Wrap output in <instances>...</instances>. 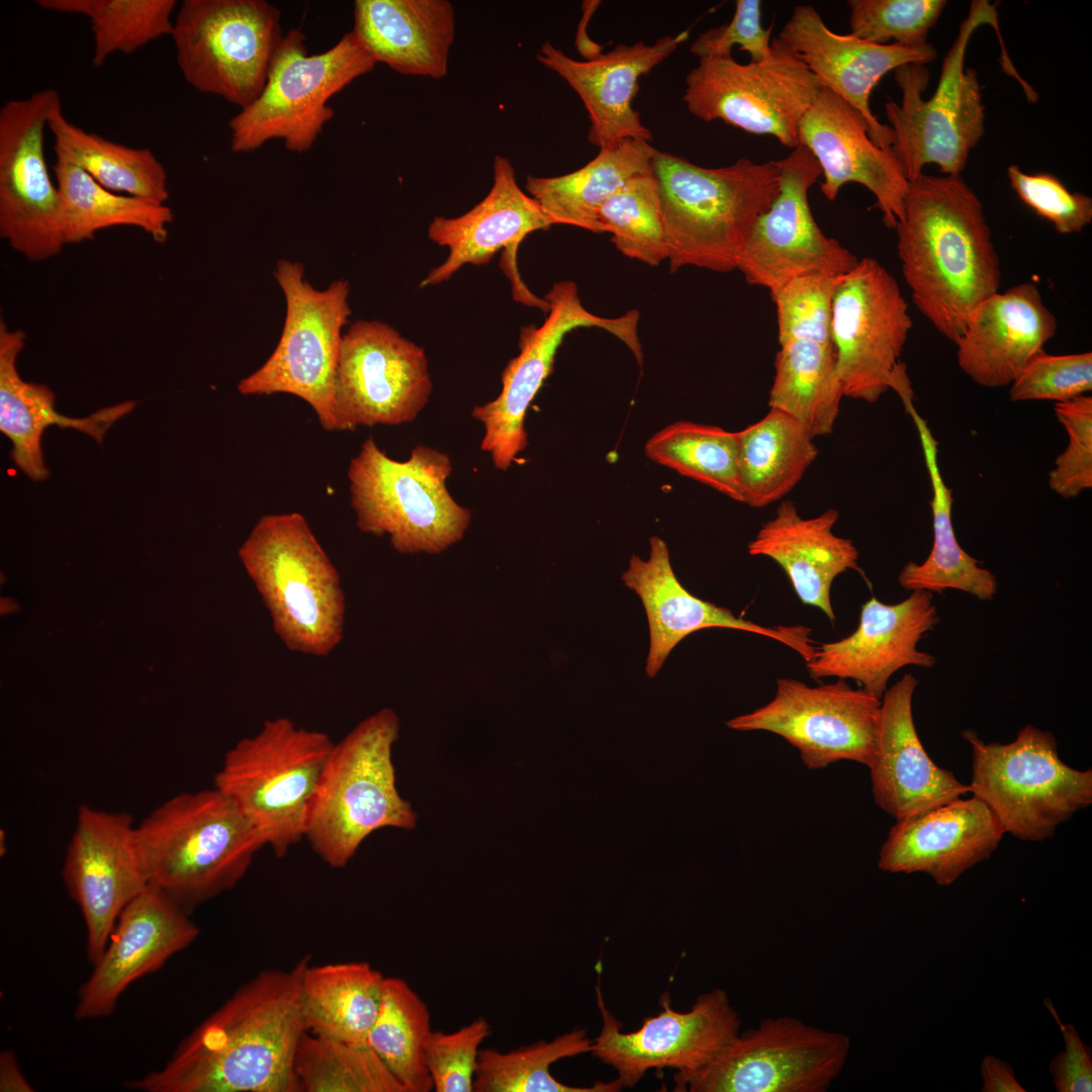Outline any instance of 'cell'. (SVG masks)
Listing matches in <instances>:
<instances>
[{"instance_id": "1", "label": "cell", "mask_w": 1092, "mask_h": 1092, "mask_svg": "<svg viewBox=\"0 0 1092 1092\" xmlns=\"http://www.w3.org/2000/svg\"><path fill=\"white\" fill-rule=\"evenodd\" d=\"M301 958L243 983L176 1048L166 1064L125 1087L141 1092H300L294 1062L305 1032Z\"/></svg>"}, {"instance_id": "2", "label": "cell", "mask_w": 1092, "mask_h": 1092, "mask_svg": "<svg viewBox=\"0 0 1092 1092\" xmlns=\"http://www.w3.org/2000/svg\"><path fill=\"white\" fill-rule=\"evenodd\" d=\"M895 229L914 304L954 343L974 309L1001 282L981 200L961 175L922 173L909 182L904 218Z\"/></svg>"}, {"instance_id": "3", "label": "cell", "mask_w": 1092, "mask_h": 1092, "mask_svg": "<svg viewBox=\"0 0 1092 1092\" xmlns=\"http://www.w3.org/2000/svg\"><path fill=\"white\" fill-rule=\"evenodd\" d=\"M657 180L669 272L694 266L719 273L736 269L756 218L780 191L777 161L706 168L657 150Z\"/></svg>"}, {"instance_id": "4", "label": "cell", "mask_w": 1092, "mask_h": 1092, "mask_svg": "<svg viewBox=\"0 0 1092 1092\" xmlns=\"http://www.w3.org/2000/svg\"><path fill=\"white\" fill-rule=\"evenodd\" d=\"M134 844L148 886L189 915L234 888L264 846L215 787L162 803L134 827Z\"/></svg>"}, {"instance_id": "5", "label": "cell", "mask_w": 1092, "mask_h": 1092, "mask_svg": "<svg viewBox=\"0 0 1092 1092\" xmlns=\"http://www.w3.org/2000/svg\"><path fill=\"white\" fill-rule=\"evenodd\" d=\"M399 719L383 708L334 743L312 795L305 836L330 867L345 868L382 828L411 830L418 815L396 787L392 747Z\"/></svg>"}, {"instance_id": "6", "label": "cell", "mask_w": 1092, "mask_h": 1092, "mask_svg": "<svg viewBox=\"0 0 1092 1092\" xmlns=\"http://www.w3.org/2000/svg\"><path fill=\"white\" fill-rule=\"evenodd\" d=\"M239 557L287 649L327 656L339 645L346 613L341 579L301 514L261 517Z\"/></svg>"}, {"instance_id": "7", "label": "cell", "mask_w": 1092, "mask_h": 1092, "mask_svg": "<svg viewBox=\"0 0 1092 1092\" xmlns=\"http://www.w3.org/2000/svg\"><path fill=\"white\" fill-rule=\"evenodd\" d=\"M997 22L995 4L972 1L943 60L936 90L926 100L922 97L929 83L925 65L907 64L894 71L901 102H886L885 113L893 131L890 150L909 182L927 164H936L944 175L960 176L971 150L984 135L981 86L977 71L965 67V57L975 30L984 24L997 28Z\"/></svg>"}, {"instance_id": "8", "label": "cell", "mask_w": 1092, "mask_h": 1092, "mask_svg": "<svg viewBox=\"0 0 1092 1092\" xmlns=\"http://www.w3.org/2000/svg\"><path fill=\"white\" fill-rule=\"evenodd\" d=\"M449 456L418 445L404 461L390 458L368 437L352 458L348 479L359 530L388 536L401 554H438L459 542L471 520L447 488Z\"/></svg>"}, {"instance_id": "9", "label": "cell", "mask_w": 1092, "mask_h": 1092, "mask_svg": "<svg viewBox=\"0 0 1092 1092\" xmlns=\"http://www.w3.org/2000/svg\"><path fill=\"white\" fill-rule=\"evenodd\" d=\"M334 742L324 732L279 717L263 723L224 755L214 787L284 856L305 836L309 804Z\"/></svg>"}, {"instance_id": "10", "label": "cell", "mask_w": 1092, "mask_h": 1092, "mask_svg": "<svg viewBox=\"0 0 1092 1092\" xmlns=\"http://www.w3.org/2000/svg\"><path fill=\"white\" fill-rule=\"evenodd\" d=\"M305 39L299 28L283 35L261 93L230 120L233 152L277 139L290 152H307L334 116L329 100L375 67L351 31L321 54L308 55Z\"/></svg>"}, {"instance_id": "11", "label": "cell", "mask_w": 1092, "mask_h": 1092, "mask_svg": "<svg viewBox=\"0 0 1092 1092\" xmlns=\"http://www.w3.org/2000/svg\"><path fill=\"white\" fill-rule=\"evenodd\" d=\"M972 747L971 793L994 813L1005 833L1028 841L1054 836L1057 828L1092 803V770L1059 756L1050 731L1027 725L1007 744L962 733Z\"/></svg>"}, {"instance_id": "12", "label": "cell", "mask_w": 1092, "mask_h": 1092, "mask_svg": "<svg viewBox=\"0 0 1092 1092\" xmlns=\"http://www.w3.org/2000/svg\"><path fill=\"white\" fill-rule=\"evenodd\" d=\"M274 276L285 298L279 342L264 364L243 378V395L287 393L305 401L327 431H335L334 389L343 328L351 314L350 286L336 280L314 288L299 262L280 260Z\"/></svg>"}, {"instance_id": "13", "label": "cell", "mask_w": 1092, "mask_h": 1092, "mask_svg": "<svg viewBox=\"0 0 1092 1092\" xmlns=\"http://www.w3.org/2000/svg\"><path fill=\"white\" fill-rule=\"evenodd\" d=\"M283 35L281 12L265 0H184L171 37L184 79L242 109L261 93Z\"/></svg>"}, {"instance_id": "14", "label": "cell", "mask_w": 1092, "mask_h": 1092, "mask_svg": "<svg viewBox=\"0 0 1092 1092\" xmlns=\"http://www.w3.org/2000/svg\"><path fill=\"white\" fill-rule=\"evenodd\" d=\"M822 87L804 62L778 37L768 57L740 64L732 56L699 59L686 77L688 110L710 122L772 135L792 150L800 121Z\"/></svg>"}, {"instance_id": "15", "label": "cell", "mask_w": 1092, "mask_h": 1092, "mask_svg": "<svg viewBox=\"0 0 1092 1092\" xmlns=\"http://www.w3.org/2000/svg\"><path fill=\"white\" fill-rule=\"evenodd\" d=\"M848 1035L794 1016L764 1018L702 1070L675 1083L682 1092H826L842 1072Z\"/></svg>"}, {"instance_id": "16", "label": "cell", "mask_w": 1092, "mask_h": 1092, "mask_svg": "<svg viewBox=\"0 0 1092 1092\" xmlns=\"http://www.w3.org/2000/svg\"><path fill=\"white\" fill-rule=\"evenodd\" d=\"M548 315L540 327H523L520 353L502 373V390L491 401L477 405L472 417L484 428L481 449L490 455L495 468L507 470L527 447L525 418L530 403L551 374L555 355L565 336L578 328H600L620 341L643 361L638 335L637 310L618 317H604L587 310L570 280L556 282L545 294Z\"/></svg>"}, {"instance_id": "17", "label": "cell", "mask_w": 1092, "mask_h": 1092, "mask_svg": "<svg viewBox=\"0 0 1092 1092\" xmlns=\"http://www.w3.org/2000/svg\"><path fill=\"white\" fill-rule=\"evenodd\" d=\"M912 328L896 279L864 257L845 273L831 305V339L843 396L877 401L893 387Z\"/></svg>"}, {"instance_id": "18", "label": "cell", "mask_w": 1092, "mask_h": 1092, "mask_svg": "<svg viewBox=\"0 0 1092 1092\" xmlns=\"http://www.w3.org/2000/svg\"><path fill=\"white\" fill-rule=\"evenodd\" d=\"M62 107L53 88L6 101L0 109V235L30 261L65 245L62 205L44 156V130Z\"/></svg>"}, {"instance_id": "19", "label": "cell", "mask_w": 1092, "mask_h": 1092, "mask_svg": "<svg viewBox=\"0 0 1092 1092\" xmlns=\"http://www.w3.org/2000/svg\"><path fill=\"white\" fill-rule=\"evenodd\" d=\"M598 979L595 989L603 1027L590 1053L617 1071L623 1088H632L651 1069L674 1070L676 1083L706 1067L740 1032V1016L722 989L701 994L688 1012L672 1009L665 992L659 999L660 1012L645 1017L639 1029L622 1032Z\"/></svg>"}, {"instance_id": "20", "label": "cell", "mask_w": 1092, "mask_h": 1092, "mask_svg": "<svg viewBox=\"0 0 1092 1092\" xmlns=\"http://www.w3.org/2000/svg\"><path fill=\"white\" fill-rule=\"evenodd\" d=\"M432 389L422 347L388 324L359 320L343 335L334 389L335 431L413 422Z\"/></svg>"}, {"instance_id": "21", "label": "cell", "mask_w": 1092, "mask_h": 1092, "mask_svg": "<svg viewBox=\"0 0 1092 1092\" xmlns=\"http://www.w3.org/2000/svg\"><path fill=\"white\" fill-rule=\"evenodd\" d=\"M881 700L845 679L810 687L795 678L777 679L775 697L754 711L726 722L739 731H767L800 752L809 769L839 760L867 766L873 760Z\"/></svg>"}, {"instance_id": "22", "label": "cell", "mask_w": 1092, "mask_h": 1092, "mask_svg": "<svg viewBox=\"0 0 1092 1092\" xmlns=\"http://www.w3.org/2000/svg\"><path fill=\"white\" fill-rule=\"evenodd\" d=\"M780 191L752 224L736 269L750 285L772 291L805 276H838L858 259L817 224L808 199L821 175L814 156L798 146L777 161Z\"/></svg>"}, {"instance_id": "23", "label": "cell", "mask_w": 1092, "mask_h": 1092, "mask_svg": "<svg viewBox=\"0 0 1092 1092\" xmlns=\"http://www.w3.org/2000/svg\"><path fill=\"white\" fill-rule=\"evenodd\" d=\"M68 844L63 879L86 928V952L95 964L125 906L149 886L127 813L81 805Z\"/></svg>"}, {"instance_id": "24", "label": "cell", "mask_w": 1092, "mask_h": 1092, "mask_svg": "<svg viewBox=\"0 0 1092 1092\" xmlns=\"http://www.w3.org/2000/svg\"><path fill=\"white\" fill-rule=\"evenodd\" d=\"M552 225L537 201L519 186L511 161L496 155L488 194L459 216H435L430 222L429 239L447 247L449 253L442 264L430 270L420 286L448 281L466 264L485 265L504 249L502 267L511 280L514 298L547 312L545 298L534 295L522 281L517 253L528 235L548 231Z\"/></svg>"}, {"instance_id": "25", "label": "cell", "mask_w": 1092, "mask_h": 1092, "mask_svg": "<svg viewBox=\"0 0 1092 1092\" xmlns=\"http://www.w3.org/2000/svg\"><path fill=\"white\" fill-rule=\"evenodd\" d=\"M938 622L932 593L914 590L893 605L872 598L861 606L858 626L850 635L816 646L806 662L809 676L852 679L881 700L899 669L935 665L936 658L919 650L918 643Z\"/></svg>"}, {"instance_id": "26", "label": "cell", "mask_w": 1092, "mask_h": 1092, "mask_svg": "<svg viewBox=\"0 0 1092 1092\" xmlns=\"http://www.w3.org/2000/svg\"><path fill=\"white\" fill-rule=\"evenodd\" d=\"M778 38L804 62L823 87L862 116L871 140L883 150L891 149L893 131L871 110L873 89L887 73L907 64L925 65L937 54L929 42L880 44L851 33H836L811 5L795 6Z\"/></svg>"}, {"instance_id": "27", "label": "cell", "mask_w": 1092, "mask_h": 1092, "mask_svg": "<svg viewBox=\"0 0 1092 1092\" xmlns=\"http://www.w3.org/2000/svg\"><path fill=\"white\" fill-rule=\"evenodd\" d=\"M198 935L188 913L148 887L120 913L104 951L79 989L75 1017L109 1016L134 981L158 971Z\"/></svg>"}, {"instance_id": "28", "label": "cell", "mask_w": 1092, "mask_h": 1092, "mask_svg": "<svg viewBox=\"0 0 1092 1092\" xmlns=\"http://www.w3.org/2000/svg\"><path fill=\"white\" fill-rule=\"evenodd\" d=\"M798 141L821 168L825 198L835 200L847 183L861 184L876 197L887 228L903 220L909 181L891 150L871 140L864 119L845 100L822 86L800 121Z\"/></svg>"}, {"instance_id": "29", "label": "cell", "mask_w": 1092, "mask_h": 1092, "mask_svg": "<svg viewBox=\"0 0 1092 1092\" xmlns=\"http://www.w3.org/2000/svg\"><path fill=\"white\" fill-rule=\"evenodd\" d=\"M622 580L639 596L646 612L650 634L646 659L649 677L658 673L671 650L685 637L712 627L741 630L775 639L799 653L805 662L815 651L812 630L804 625L762 626L693 596L676 578L667 545L657 536L650 538L649 558L643 560L632 556Z\"/></svg>"}, {"instance_id": "30", "label": "cell", "mask_w": 1092, "mask_h": 1092, "mask_svg": "<svg viewBox=\"0 0 1092 1092\" xmlns=\"http://www.w3.org/2000/svg\"><path fill=\"white\" fill-rule=\"evenodd\" d=\"M688 36V31L665 35L653 43L638 40L619 43L592 61H576L550 41L541 44L536 58L575 91L589 120L588 142L599 149L624 140L649 142L646 127L632 103L639 79L665 61Z\"/></svg>"}, {"instance_id": "31", "label": "cell", "mask_w": 1092, "mask_h": 1092, "mask_svg": "<svg viewBox=\"0 0 1092 1092\" xmlns=\"http://www.w3.org/2000/svg\"><path fill=\"white\" fill-rule=\"evenodd\" d=\"M1004 834L982 800L960 797L897 820L882 845L878 867L891 874H926L938 886H950L989 858Z\"/></svg>"}, {"instance_id": "32", "label": "cell", "mask_w": 1092, "mask_h": 1092, "mask_svg": "<svg viewBox=\"0 0 1092 1092\" xmlns=\"http://www.w3.org/2000/svg\"><path fill=\"white\" fill-rule=\"evenodd\" d=\"M918 679L905 673L881 699L876 751L870 768L876 804L896 820L971 793L927 754L917 734L912 699Z\"/></svg>"}, {"instance_id": "33", "label": "cell", "mask_w": 1092, "mask_h": 1092, "mask_svg": "<svg viewBox=\"0 0 1092 1092\" xmlns=\"http://www.w3.org/2000/svg\"><path fill=\"white\" fill-rule=\"evenodd\" d=\"M1057 329L1034 283L997 291L974 309L954 342L958 364L983 387L1010 385Z\"/></svg>"}, {"instance_id": "34", "label": "cell", "mask_w": 1092, "mask_h": 1092, "mask_svg": "<svg viewBox=\"0 0 1092 1092\" xmlns=\"http://www.w3.org/2000/svg\"><path fill=\"white\" fill-rule=\"evenodd\" d=\"M835 509L803 518L790 500L782 502L747 546L752 556L776 561L787 573L800 601L819 609L833 624L836 616L830 590L834 579L858 569V551L850 539L835 535Z\"/></svg>"}, {"instance_id": "35", "label": "cell", "mask_w": 1092, "mask_h": 1092, "mask_svg": "<svg viewBox=\"0 0 1092 1092\" xmlns=\"http://www.w3.org/2000/svg\"><path fill=\"white\" fill-rule=\"evenodd\" d=\"M351 32L375 61L408 76L442 79L454 41L447 0H356Z\"/></svg>"}, {"instance_id": "36", "label": "cell", "mask_w": 1092, "mask_h": 1092, "mask_svg": "<svg viewBox=\"0 0 1092 1092\" xmlns=\"http://www.w3.org/2000/svg\"><path fill=\"white\" fill-rule=\"evenodd\" d=\"M25 334L9 329L0 321V431L12 444L11 458L32 480L46 479L41 436L53 425L72 428L101 444L112 424L130 413L136 401L127 400L103 407L87 418L66 417L55 410V394L44 384L24 381L16 360L24 347Z\"/></svg>"}, {"instance_id": "37", "label": "cell", "mask_w": 1092, "mask_h": 1092, "mask_svg": "<svg viewBox=\"0 0 1092 1092\" xmlns=\"http://www.w3.org/2000/svg\"><path fill=\"white\" fill-rule=\"evenodd\" d=\"M657 150L649 142L624 140L600 148L581 168L554 177L528 176L525 188L552 224H566L596 234L602 205L630 178L652 173Z\"/></svg>"}, {"instance_id": "38", "label": "cell", "mask_w": 1092, "mask_h": 1092, "mask_svg": "<svg viewBox=\"0 0 1092 1092\" xmlns=\"http://www.w3.org/2000/svg\"><path fill=\"white\" fill-rule=\"evenodd\" d=\"M917 428L928 471L932 499L933 541L922 563L909 561L899 573V584L907 590L942 593L957 589L981 601H990L997 593L996 576L960 545L951 519L952 490L945 484L937 461L938 443L927 422L915 410L912 399L903 402Z\"/></svg>"}, {"instance_id": "39", "label": "cell", "mask_w": 1092, "mask_h": 1092, "mask_svg": "<svg viewBox=\"0 0 1092 1092\" xmlns=\"http://www.w3.org/2000/svg\"><path fill=\"white\" fill-rule=\"evenodd\" d=\"M384 976L367 962L311 965L304 969L299 1002L306 1032L367 1044L378 1015Z\"/></svg>"}, {"instance_id": "40", "label": "cell", "mask_w": 1092, "mask_h": 1092, "mask_svg": "<svg viewBox=\"0 0 1092 1092\" xmlns=\"http://www.w3.org/2000/svg\"><path fill=\"white\" fill-rule=\"evenodd\" d=\"M813 439L796 420L774 408L737 432L741 503L758 509L789 493L818 456Z\"/></svg>"}, {"instance_id": "41", "label": "cell", "mask_w": 1092, "mask_h": 1092, "mask_svg": "<svg viewBox=\"0 0 1092 1092\" xmlns=\"http://www.w3.org/2000/svg\"><path fill=\"white\" fill-rule=\"evenodd\" d=\"M779 344L769 408L792 417L812 438L829 435L844 397L833 343L791 339Z\"/></svg>"}, {"instance_id": "42", "label": "cell", "mask_w": 1092, "mask_h": 1092, "mask_svg": "<svg viewBox=\"0 0 1092 1092\" xmlns=\"http://www.w3.org/2000/svg\"><path fill=\"white\" fill-rule=\"evenodd\" d=\"M53 171L65 245L92 240L100 230L119 225L139 228L158 243L167 240L173 211L166 203L111 191L65 161L57 160Z\"/></svg>"}, {"instance_id": "43", "label": "cell", "mask_w": 1092, "mask_h": 1092, "mask_svg": "<svg viewBox=\"0 0 1092 1092\" xmlns=\"http://www.w3.org/2000/svg\"><path fill=\"white\" fill-rule=\"evenodd\" d=\"M57 160L71 163L103 187L121 194L166 203L167 173L148 148H132L87 131L69 121L62 107L49 119Z\"/></svg>"}, {"instance_id": "44", "label": "cell", "mask_w": 1092, "mask_h": 1092, "mask_svg": "<svg viewBox=\"0 0 1092 1092\" xmlns=\"http://www.w3.org/2000/svg\"><path fill=\"white\" fill-rule=\"evenodd\" d=\"M432 1032L425 1001L398 977H385L380 1009L367 1045L380 1058L405 1092H430L433 1084L425 1063Z\"/></svg>"}, {"instance_id": "45", "label": "cell", "mask_w": 1092, "mask_h": 1092, "mask_svg": "<svg viewBox=\"0 0 1092 1092\" xmlns=\"http://www.w3.org/2000/svg\"><path fill=\"white\" fill-rule=\"evenodd\" d=\"M593 1039L581 1028L572 1029L550 1041L540 1040L510 1052L484 1049L479 1053L474 1078L475 1092H617L618 1079L596 1082L589 1087L561 1083L551 1074L555 1062L590 1053Z\"/></svg>"}, {"instance_id": "46", "label": "cell", "mask_w": 1092, "mask_h": 1092, "mask_svg": "<svg viewBox=\"0 0 1092 1092\" xmlns=\"http://www.w3.org/2000/svg\"><path fill=\"white\" fill-rule=\"evenodd\" d=\"M647 457L741 502L737 433L679 421L653 435Z\"/></svg>"}, {"instance_id": "47", "label": "cell", "mask_w": 1092, "mask_h": 1092, "mask_svg": "<svg viewBox=\"0 0 1092 1092\" xmlns=\"http://www.w3.org/2000/svg\"><path fill=\"white\" fill-rule=\"evenodd\" d=\"M43 9L88 18L93 38L92 64L102 66L116 53L132 54L170 35L175 0H37Z\"/></svg>"}, {"instance_id": "48", "label": "cell", "mask_w": 1092, "mask_h": 1092, "mask_svg": "<svg viewBox=\"0 0 1092 1092\" xmlns=\"http://www.w3.org/2000/svg\"><path fill=\"white\" fill-rule=\"evenodd\" d=\"M300 1092H405L367 1044L304 1032L294 1062Z\"/></svg>"}, {"instance_id": "49", "label": "cell", "mask_w": 1092, "mask_h": 1092, "mask_svg": "<svg viewBox=\"0 0 1092 1092\" xmlns=\"http://www.w3.org/2000/svg\"><path fill=\"white\" fill-rule=\"evenodd\" d=\"M599 221L624 256L650 266L667 260L658 184L653 172L630 178L602 205Z\"/></svg>"}, {"instance_id": "50", "label": "cell", "mask_w": 1092, "mask_h": 1092, "mask_svg": "<svg viewBox=\"0 0 1092 1092\" xmlns=\"http://www.w3.org/2000/svg\"><path fill=\"white\" fill-rule=\"evenodd\" d=\"M847 5L854 36L880 44L894 39L896 43L923 46L946 1L849 0Z\"/></svg>"}, {"instance_id": "51", "label": "cell", "mask_w": 1092, "mask_h": 1092, "mask_svg": "<svg viewBox=\"0 0 1092 1092\" xmlns=\"http://www.w3.org/2000/svg\"><path fill=\"white\" fill-rule=\"evenodd\" d=\"M843 275L800 277L769 291L779 343L791 339L832 342V298Z\"/></svg>"}, {"instance_id": "52", "label": "cell", "mask_w": 1092, "mask_h": 1092, "mask_svg": "<svg viewBox=\"0 0 1092 1092\" xmlns=\"http://www.w3.org/2000/svg\"><path fill=\"white\" fill-rule=\"evenodd\" d=\"M482 1016L452 1031L432 1030L425 1045V1063L436 1092H473L480 1046L490 1035Z\"/></svg>"}, {"instance_id": "53", "label": "cell", "mask_w": 1092, "mask_h": 1092, "mask_svg": "<svg viewBox=\"0 0 1092 1092\" xmlns=\"http://www.w3.org/2000/svg\"><path fill=\"white\" fill-rule=\"evenodd\" d=\"M1092 389V353L1051 355L1039 351L1010 384L1012 401L1062 402Z\"/></svg>"}, {"instance_id": "54", "label": "cell", "mask_w": 1092, "mask_h": 1092, "mask_svg": "<svg viewBox=\"0 0 1092 1092\" xmlns=\"http://www.w3.org/2000/svg\"><path fill=\"white\" fill-rule=\"evenodd\" d=\"M1054 411L1069 442L1049 472V486L1063 498H1072L1092 487V396L1056 402Z\"/></svg>"}, {"instance_id": "55", "label": "cell", "mask_w": 1092, "mask_h": 1092, "mask_svg": "<svg viewBox=\"0 0 1092 1092\" xmlns=\"http://www.w3.org/2000/svg\"><path fill=\"white\" fill-rule=\"evenodd\" d=\"M1007 178L1022 202L1051 221L1059 234H1076L1092 220V199L1070 192L1050 173L1026 174L1016 165L1007 168Z\"/></svg>"}, {"instance_id": "56", "label": "cell", "mask_w": 1092, "mask_h": 1092, "mask_svg": "<svg viewBox=\"0 0 1092 1092\" xmlns=\"http://www.w3.org/2000/svg\"><path fill=\"white\" fill-rule=\"evenodd\" d=\"M761 1L737 0L729 22L711 27L692 42L690 51L698 59L732 56L734 46L749 54L750 62L759 63L770 53L772 25L761 24Z\"/></svg>"}, {"instance_id": "57", "label": "cell", "mask_w": 1092, "mask_h": 1092, "mask_svg": "<svg viewBox=\"0 0 1092 1092\" xmlns=\"http://www.w3.org/2000/svg\"><path fill=\"white\" fill-rule=\"evenodd\" d=\"M1045 1001L1049 1003V1005L1045 1003L1048 1009L1060 1026L1065 1041V1050L1058 1053L1049 1065L1055 1089L1058 1092H1091V1048L1081 1039L1073 1024L1062 1023L1053 1004L1050 1000Z\"/></svg>"}, {"instance_id": "58", "label": "cell", "mask_w": 1092, "mask_h": 1092, "mask_svg": "<svg viewBox=\"0 0 1092 1092\" xmlns=\"http://www.w3.org/2000/svg\"><path fill=\"white\" fill-rule=\"evenodd\" d=\"M982 1092H1025L1018 1083L1012 1066L1003 1060L987 1055L981 1063Z\"/></svg>"}, {"instance_id": "59", "label": "cell", "mask_w": 1092, "mask_h": 1092, "mask_svg": "<svg viewBox=\"0 0 1092 1092\" xmlns=\"http://www.w3.org/2000/svg\"><path fill=\"white\" fill-rule=\"evenodd\" d=\"M601 5L598 0H585L581 4L582 15L577 25L574 46L584 61H592L603 55V46L594 41L587 34L592 16Z\"/></svg>"}, {"instance_id": "60", "label": "cell", "mask_w": 1092, "mask_h": 1092, "mask_svg": "<svg viewBox=\"0 0 1092 1092\" xmlns=\"http://www.w3.org/2000/svg\"><path fill=\"white\" fill-rule=\"evenodd\" d=\"M0 1091L31 1092V1085L23 1076L12 1051L4 1050L0 1055Z\"/></svg>"}]
</instances>
